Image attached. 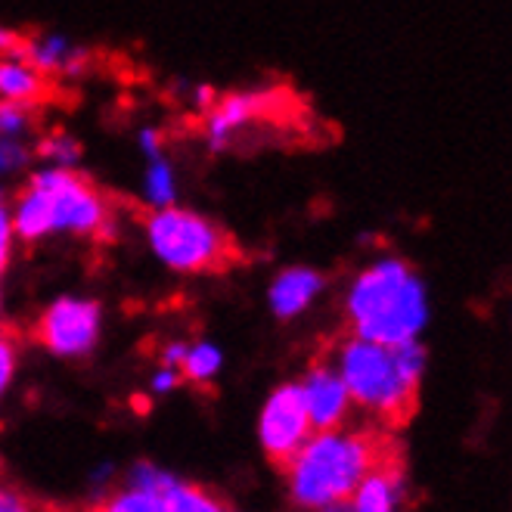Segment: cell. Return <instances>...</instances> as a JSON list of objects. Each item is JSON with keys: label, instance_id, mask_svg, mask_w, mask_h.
<instances>
[{"label": "cell", "instance_id": "obj_1", "mask_svg": "<svg viewBox=\"0 0 512 512\" xmlns=\"http://www.w3.org/2000/svg\"><path fill=\"white\" fill-rule=\"evenodd\" d=\"M13 227L25 246L56 236L109 243L118 230V208L97 180L78 168L41 165L13 190Z\"/></svg>", "mask_w": 512, "mask_h": 512}, {"label": "cell", "instance_id": "obj_2", "mask_svg": "<svg viewBox=\"0 0 512 512\" xmlns=\"http://www.w3.org/2000/svg\"><path fill=\"white\" fill-rule=\"evenodd\" d=\"M354 410L379 426H401L416 410L419 385L426 376V348L419 342L379 345L360 336H345L329 351Z\"/></svg>", "mask_w": 512, "mask_h": 512}, {"label": "cell", "instance_id": "obj_3", "mask_svg": "<svg viewBox=\"0 0 512 512\" xmlns=\"http://www.w3.org/2000/svg\"><path fill=\"white\" fill-rule=\"evenodd\" d=\"M391 457V444L376 429H323L311 432L286 466L289 500L298 512H314L333 503H348L360 481Z\"/></svg>", "mask_w": 512, "mask_h": 512}, {"label": "cell", "instance_id": "obj_4", "mask_svg": "<svg viewBox=\"0 0 512 512\" xmlns=\"http://www.w3.org/2000/svg\"><path fill=\"white\" fill-rule=\"evenodd\" d=\"M342 308L351 336L407 345L429 326V289L404 258L382 255L351 277Z\"/></svg>", "mask_w": 512, "mask_h": 512}, {"label": "cell", "instance_id": "obj_5", "mask_svg": "<svg viewBox=\"0 0 512 512\" xmlns=\"http://www.w3.org/2000/svg\"><path fill=\"white\" fill-rule=\"evenodd\" d=\"M143 236L146 249L171 274H218L239 255L230 233L218 221L177 202L165 208H149V215L143 218Z\"/></svg>", "mask_w": 512, "mask_h": 512}, {"label": "cell", "instance_id": "obj_6", "mask_svg": "<svg viewBox=\"0 0 512 512\" xmlns=\"http://www.w3.org/2000/svg\"><path fill=\"white\" fill-rule=\"evenodd\" d=\"M32 333H35V342L53 357L81 360L100 345L103 308L94 298L59 295L38 314Z\"/></svg>", "mask_w": 512, "mask_h": 512}, {"label": "cell", "instance_id": "obj_7", "mask_svg": "<svg viewBox=\"0 0 512 512\" xmlns=\"http://www.w3.org/2000/svg\"><path fill=\"white\" fill-rule=\"evenodd\" d=\"M280 97L274 90H236L221 94L212 109L202 112V140L212 153H224L246 131L277 115Z\"/></svg>", "mask_w": 512, "mask_h": 512}, {"label": "cell", "instance_id": "obj_8", "mask_svg": "<svg viewBox=\"0 0 512 512\" xmlns=\"http://www.w3.org/2000/svg\"><path fill=\"white\" fill-rule=\"evenodd\" d=\"M314 426L301 401L298 382H283L267 395L258 416V441L274 463H286L295 450L311 438Z\"/></svg>", "mask_w": 512, "mask_h": 512}, {"label": "cell", "instance_id": "obj_9", "mask_svg": "<svg viewBox=\"0 0 512 512\" xmlns=\"http://www.w3.org/2000/svg\"><path fill=\"white\" fill-rule=\"evenodd\" d=\"M44 128L41 109L0 103V187H10L35 168Z\"/></svg>", "mask_w": 512, "mask_h": 512}, {"label": "cell", "instance_id": "obj_10", "mask_svg": "<svg viewBox=\"0 0 512 512\" xmlns=\"http://www.w3.org/2000/svg\"><path fill=\"white\" fill-rule=\"evenodd\" d=\"M298 391H301V401H305L314 432L348 426L354 404H351V395H348L339 370L333 367L329 357L314 360L308 373L298 379Z\"/></svg>", "mask_w": 512, "mask_h": 512}, {"label": "cell", "instance_id": "obj_11", "mask_svg": "<svg viewBox=\"0 0 512 512\" xmlns=\"http://www.w3.org/2000/svg\"><path fill=\"white\" fill-rule=\"evenodd\" d=\"M22 53L32 59V63L56 84V81H72V78H84L90 69H94L97 56L90 47L72 41L69 35L59 32H35L25 35Z\"/></svg>", "mask_w": 512, "mask_h": 512}, {"label": "cell", "instance_id": "obj_12", "mask_svg": "<svg viewBox=\"0 0 512 512\" xmlns=\"http://www.w3.org/2000/svg\"><path fill=\"white\" fill-rule=\"evenodd\" d=\"M53 81L22 50L0 56V103L44 109L53 97Z\"/></svg>", "mask_w": 512, "mask_h": 512}, {"label": "cell", "instance_id": "obj_13", "mask_svg": "<svg viewBox=\"0 0 512 512\" xmlns=\"http://www.w3.org/2000/svg\"><path fill=\"white\" fill-rule=\"evenodd\" d=\"M323 286H326V280L314 267H301V264L283 267L267 289V305L274 311V317L295 320L323 295Z\"/></svg>", "mask_w": 512, "mask_h": 512}, {"label": "cell", "instance_id": "obj_14", "mask_svg": "<svg viewBox=\"0 0 512 512\" xmlns=\"http://www.w3.org/2000/svg\"><path fill=\"white\" fill-rule=\"evenodd\" d=\"M134 472L149 478V481H156V485L168 494L174 512H243V509H233L230 503L218 500L215 494H208V491L190 485V481H180L177 475H171V472H165L159 466L140 463Z\"/></svg>", "mask_w": 512, "mask_h": 512}, {"label": "cell", "instance_id": "obj_15", "mask_svg": "<svg viewBox=\"0 0 512 512\" xmlns=\"http://www.w3.org/2000/svg\"><path fill=\"white\" fill-rule=\"evenodd\" d=\"M97 509L100 512H174L168 494L156 485V481H149L137 472H131L128 485L112 491Z\"/></svg>", "mask_w": 512, "mask_h": 512}, {"label": "cell", "instance_id": "obj_16", "mask_svg": "<svg viewBox=\"0 0 512 512\" xmlns=\"http://www.w3.org/2000/svg\"><path fill=\"white\" fill-rule=\"evenodd\" d=\"M221 367H224L221 348L212 345V342H205V339H196V342H187L184 357H180V364H177V373L184 382L208 385V382L218 379Z\"/></svg>", "mask_w": 512, "mask_h": 512}, {"label": "cell", "instance_id": "obj_17", "mask_svg": "<svg viewBox=\"0 0 512 512\" xmlns=\"http://www.w3.org/2000/svg\"><path fill=\"white\" fill-rule=\"evenodd\" d=\"M140 190H143V202L149 208H165V205L177 202V171L165 153L146 159Z\"/></svg>", "mask_w": 512, "mask_h": 512}, {"label": "cell", "instance_id": "obj_18", "mask_svg": "<svg viewBox=\"0 0 512 512\" xmlns=\"http://www.w3.org/2000/svg\"><path fill=\"white\" fill-rule=\"evenodd\" d=\"M81 159V143L66 128H44L38 143V162L53 168H75Z\"/></svg>", "mask_w": 512, "mask_h": 512}, {"label": "cell", "instance_id": "obj_19", "mask_svg": "<svg viewBox=\"0 0 512 512\" xmlns=\"http://www.w3.org/2000/svg\"><path fill=\"white\" fill-rule=\"evenodd\" d=\"M16 227H13V190L0 187V277L7 274L16 255Z\"/></svg>", "mask_w": 512, "mask_h": 512}, {"label": "cell", "instance_id": "obj_20", "mask_svg": "<svg viewBox=\"0 0 512 512\" xmlns=\"http://www.w3.org/2000/svg\"><path fill=\"white\" fill-rule=\"evenodd\" d=\"M19 373V339L10 329H0V401L7 398Z\"/></svg>", "mask_w": 512, "mask_h": 512}, {"label": "cell", "instance_id": "obj_21", "mask_svg": "<svg viewBox=\"0 0 512 512\" xmlns=\"http://www.w3.org/2000/svg\"><path fill=\"white\" fill-rule=\"evenodd\" d=\"M137 143H140V153H143V159H153V156H162V153H165L168 134H165L162 128L146 125V128H140V134H137Z\"/></svg>", "mask_w": 512, "mask_h": 512}, {"label": "cell", "instance_id": "obj_22", "mask_svg": "<svg viewBox=\"0 0 512 512\" xmlns=\"http://www.w3.org/2000/svg\"><path fill=\"white\" fill-rule=\"evenodd\" d=\"M0 512H38V506L22 491H16L13 485H4V481H0Z\"/></svg>", "mask_w": 512, "mask_h": 512}, {"label": "cell", "instance_id": "obj_23", "mask_svg": "<svg viewBox=\"0 0 512 512\" xmlns=\"http://www.w3.org/2000/svg\"><path fill=\"white\" fill-rule=\"evenodd\" d=\"M184 382L180 379V373L174 370V367H165V364H159L156 370H153V376H149V391L153 395H171V391Z\"/></svg>", "mask_w": 512, "mask_h": 512}, {"label": "cell", "instance_id": "obj_24", "mask_svg": "<svg viewBox=\"0 0 512 512\" xmlns=\"http://www.w3.org/2000/svg\"><path fill=\"white\" fill-rule=\"evenodd\" d=\"M25 44V35L16 32V28L10 25H0V56H7V53H19Z\"/></svg>", "mask_w": 512, "mask_h": 512}, {"label": "cell", "instance_id": "obj_25", "mask_svg": "<svg viewBox=\"0 0 512 512\" xmlns=\"http://www.w3.org/2000/svg\"><path fill=\"white\" fill-rule=\"evenodd\" d=\"M314 512H354L351 503H333V506H323V509H314Z\"/></svg>", "mask_w": 512, "mask_h": 512}, {"label": "cell", "instance_id": "obj_26", "mask_svg": "<svg viewBox=\"0 0 512 512\" xmlns=\"http://www.w3.org/2000/svg\"><path fill=\"white\" fill-rule=\"evenodd\" d=\"M0 329H4V292H0Z\"/></svg>", "mask_w": 512, "mask_h": 512}, {"label": "cell", "instance_id": "obj_27", "mask_svg": "<svg viewBox=\"0 0 512 512\" xmlns=\"http://www.w3.org/2000/svg\"><path fill=\"white\" fill-rule=\"evenodd\" d=\"M38 512H59V509H38Z\"/></svg>", "mask_w": 512, "mask_h": 512}, {"label": "cell", "instance_id": "obj_28", "mask_svg": "<svg viewBox=\"0 0 512 512\" xmlns=\"http://www.w3.org/2000/svg\"><path fill=\"white\" fill-rule=\"evenodd\" d=\"M87 512H100V509H87Z\"/></svg>", "mask_w": 512, "mask_h": 512}]
</instances>
